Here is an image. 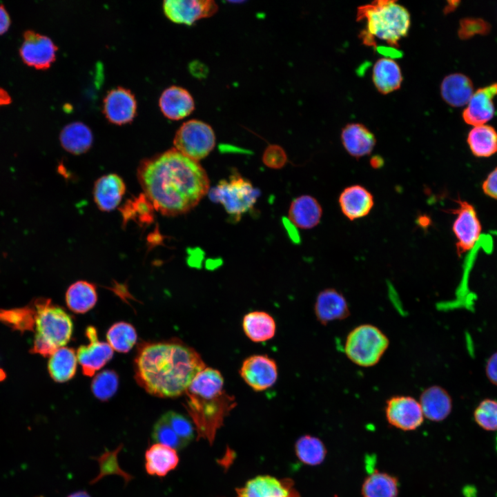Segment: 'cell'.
Listing matches in <instances>:
<instances>
[{
    "label": "cell",
    "instance_id": "e0dca14e",
    "mask_svg": "<svg viewBox=\"0 0 497 497\" xmlns=\"http://www.w3.org/2000/svg\"><path fill=\"white\" fill-rule=\"evenodd\" d=\"M496 95V82L476 90L462 113L464 121L476 126L491 119L495 113L493 99Z\"/></svg>",
    "mask_w": 497,
    "mask_h": 497
},
{
    "label": "cell",
    "instance_id": "f1b7e54d",
    "mask_svg": "<svg viewBox=\"0 0 497 497\" xmlns=\"http://www.w3.org/2000/svg\"><path fill=\"white\" fill-rule=\"evenodd\" d=\"M62 147L70 153L80 155L88 151L92 144L90 129L84 124L76 121L66 126L60 133Z\"/></svg>",
    "mask_w": 497,
    "mask_h": 497
},
{
    "label": "cell",
    "instance_id": "d4e9b609",
    "mask_svg": "<svg viewBox=\"0 0 497 497\" xmlns=\"http://www.w3.org/2000/svg\"><path fill=\"white\" fill-rule=\"evenodd\" d=\"M474 93V86L469 77L462 73L446 76L440 85L443 100L453 107H461L469 102Z\"/></svg>",
    "mask_w": 497,
    "mask_h": 497
},
{
    "label": "cell",
    "instance_id": "5bb4252c",
    "mask_svg": "<svg viewBox=\"0 0 497 497\" xmlns=\"http://www.w3.org/2000/svg\"><path fill=\"white\" fill-rule=\"evenodd\" d=\"M86 335L89 344L78 348L77 358L83 373L87 376H92L112 358L113 349L108 343L98 340L94 327H87Z\"/></svg>",
    "mask_w": 497,
    "mask_h": 497
},
{
    "label": "cell",
    "instance_id": "7a4b0ae2",
    "mask_svg": "<svg viewBox=\"0 0 497 497\" xmlns=\"http://www.w3.org/2000/svg\"><path fill=\"white\" fill-rule=\"evenodd\" d=\"M204 368L200 355L177 340L143 344L135 360L138 384L148 393L162 398L185 393Z\"/></svg>",
    "mask_w": 497,
    "mask_h": 497
},
{
    "label": "cell",
    "instance_id": "8d00e7d4",
    "mask_svg": "<svg viewBox=\"0 0 497 497\" xmlns=\"http://www.w3.org/2000/svg\"><path fill=\"white\" fill-rule=\"evenodd\" d=\"M119 384L117 374L112 370H105L93 379L91 389L94 396L101 400H106L117 391Z\"/></svg>",
    "mask_w": 497,
    "mask_h": 497
},
{
    "label": "cell",
    "instance_id": "74e56055",
    "mask_svg": "<svg viewBox=\"0 0 497 497\" xmlns=\"http://www.w3.org/2000/svg\"><path fill=\"white\" fill-rule=\"evenodd\" d=\"M154 207L144 194L140 195L134 200H129L122 208L123 217L126 220L135 218L138 214V220L144 222H150L153 218Z\"/></svg>",
    "mask_w": 497,
    "mask_h": 497
},
{
    "label": "cell",
    "instance_id": "d6a6232c",
    "mask_svg": "<svg viewBox=\"0 0 497 497\" xmlns=\"http://www.w3.org/2000/svg\"><path fill=\"white\" fill-rule=\"evenodd\" d=\"M48 369L51 378L56 382L70 380L77 370V356L72 349L61 347L56 350L48 361Z\"/></svg>",
    "mask_w": 497,
    "mask_h": 497
},
{
    "label": "cell",
    "instance_id": "ffe728a7",
    "mask_svg": "<svg viewBox=\"0 0 497 497\" xmlns=\"http://www.w3.org/2000/svg\"><path fill=\"white\" fill-rule=\"evenodd\" d=\"M126 192L123 179L115 173H110L98 178L93 187V198L97 208L104 212L115 209Z\"/></svg>",
    "mask_w": 497,
    "mask_h": 497
},
{
    "label": "cell",
    "instance_id": "ba28073f",
    "mask_svg": "<svg viewBox=\"0 0 497 497\" xmlns=\"http://www.w3.org/2000/svg\"><path fill=\"white\" fill-rule=\"evenodd\" d=\"M175 148L187 157L199 162L206 157L215 146V133L210 125L200 120L184 122L175 133Z\"/></svg>",
    "mask_w": 497,
    "mask_h": 497
},
{
    "label": "cell",
    "instance_id": "4fadbf2b",
    "mask_svg": "<svg viewBox=\"0 0 497 497\" xmlns=\"http://www.w3.org/2000/svg\"><path fill=\"white\" fill-rule=\"evenodd\" d=\"M217 8L211 0H166L163 3L164 14L171 21L186 25L213 15Z\"/></svg>",
    "mask_w": 497,
    "mask_h": 497
},
{
    "label": "cell",
    "instance_id": "9c48e42d",
    "mask_svg": "<svg viewBox=\"0 0 497 497\" xmlns=\"http://www.w3.org/2000/svg\"><path fill=\"white\" fill-rule=\"evenodd\" d=\"M456 202L457 206L450 211L456 215L452 230L456 237V253L461 256L474 247L480 237L482 225L471 204L460 198Z\"/></svg>",
    "mask_w": 497,
    "mask_h": 497
},
{
    "label": "cell",
    "instance_id": "ab89813d",
    "mask_svg": "<svg viewBox=\"0 0 497 497\" xmlns=\"http://www.w3.org/2000/svg\"><path fill=\"white\" fill-rule=\"evenodd\" d=\"M491 25L478 17H465L459 22L458 35L461 39H471L475 35H486L491 30Z\"/></svg>",
    "mask_w": 497,
    "mask_h": 497
},
{
    "label": "cell",
    "instance_id": "d590c367",
    "mask_svg": "<svg viewBox=\"0 0 497 497\" xmlns=\"http://www.w3.org/2000/svg\"><path fill=\"white\" fill-rule=\"evenodd\" d=\"M473 418L476 425L487 431H497V400L486 398L475 407Z\"/></svg>",
    "mask_w": 497,
    "mask_h": 497
},
{
    "label": "cell",
    "instance_id": "44dd1931",
    "mask_svg": "<svg viewBox=\"0 0 497 497\" xmlns=\"http://www.w3.org/2000/svg\"><path fill=\"white\" fill-rule=\"evenodd\" d=\"M338 202L342 213L350 220L365 217L374 204L371 192L358 184L346 187L340 193Z\"/></svg>",
    "mask_w": 497,
    "mask_h": 497
},
{
    "label": "cell",
    "instance_id": "7c38bea8",
    "mask_svg": "<svg viewBox=\"0 0 497 497\" xmlns=\"http://www.w3.org/2000/svg\"><path fill=\"white\" fill-rule=\"evenodd\" d=\"M239 373L244 381L255 391H262L272 387L278 375L275 361L266 355L248 357L243 361Z\"/></svg>",
    "mask_w": 497,
    "mask_h": 497
},
{
    "label": "cell",
    "instance_id": "bcb514c9",
    "mask_svg": "<svg viewBox=\"0 0 497 497\" xmlns=\"http://www.w3.org/2000/svg\"><path fill=\"white\" fill-rule=\"evenodd\" d=\"M11 97L3 88H0V106L10 104Z\"/></svg>",
    "mask_w": 497,
    "mask_h": 497
},
{
    "label": "cell",
    "instance_id": "52a82bcc",
    "mask_svg": "<svg viewBox=\"0 0 497 497\" xmlns=\"http://www.w3.org/2000/svg\"><path fill=\"white\" fill-rule=\"evenodd\" d=\"M208 194L212 202L222 205L232 221H238L253 207L260 191L248 179L233 172L228 179L220 180L211 188Z\"/></svg>",
    "mask_w": 497,
    "mask_h": 497
},
{
    "label": "cell",
    "instance_id": "ee69618b",
    "mask_svg": "<svg viewBox=\"0 0 497 497\" xmlns=\"http://www.w3.org/2000/svg\"><path fill=\"white\" fill-rule=\"evenodd\" d=\"M485 372L489 382L497 387V351L492 353L487 358Z\"/></svg>",
    "mask_w": 497,
    "mask_h": 497
},
{
    "label": "cell",
    "instance_id": "9a60e30c",
    "mask_svg": "<svg viewBox=\"0 0 497 497\" xmlns=\"http://www.w3.org/2000/svg\"><path fill=\"white\" fill-rule=\"evenodd\" d=\"M314 312L317 320L323 325L345 320L351 314L347 300L334 288L324 289L318 293Z\"/></svg>",
    "mask_w": 497,
    "mask_h": 497
},
{
    "label": "cell",
    "instance_id": "4316f807",
    "mask_svg": "<svg viewBox=\"0 0 497 497\" xmlns=\"http://www.w3.org/2000/svg\"><path fill=\"white\" fill-rule=\"evenodd\" d=\"M145 458L148 474L157 476H166L179 462L175 449L160 443L150 446L146 451Z\"/></svg>",
    "mask_w": 497,
    "mask_h": 497
},
{
    "label": "cell",
    "instance_id": "30bf717a",
    "mask_svg": "<svg viewBox=\"0 0 497 497\" xmlns=\"http://www.w3.org/2000/svg\"><path fill=\"white\" fill-rule=\"evenodd\" d=\"M387 422L402 431H413L423 423L425 417L418 400L409 395L389 398L384 406Z\"/></svg>",
    "mask_w": 497,
    "mask_h": 497
},
{
    "label": "cell",
    "instance_id": "c3c4849f",
    "mask_svg": "<svg viewBox=\"0 0 497 497\" xmlns=\"http://www.w3.org/2000/svg\"><path fill=\"white\" fill-rule=\"evenodd\" d=\"M6 378V373L3 369L0 367V382L3 381Z\"/></svg>",
    "mask_w": 497,
    "mask_h": 497
},
{
    "label": "cell",
    "instance_id": "ac0fdd59",
    "mask_svg": "<svg viewBox=\"0 0 497 497\" xmlns=\"http://www.w3.org/2000/svg\"><path fill=\"white\" fill-rule=\"evenodd\" d=\"M137 110V102L132 92L124 88L110 90L104 99V113L109 121L117 125L130 122Z\"/></svg>",
    "mask_w": 497,
    "mask_h": 497
},
{
    "label": "cell",
    "instance_id": "277c9868",
    "mask_svg": "<svg viewBox=\"0 0 497 497\" xmlns=\"http://www.w3.org/2000/svg\"><path fill=\"white\" fill-rule=\"evenodd\" d=\"M356 19L365 23L360 38L369 46H376V39H379L398 47L408 35L411 25L407 9L393 0H378L359 6Z\"/></svg>",
    "mask_w": 497,
    "mask_h": 497
},
{
    "label": "cell",
    "instance_id": "f35d334b",
    "mask_svg": "<svg viewBox=\"0 0 497 497\" xmlns=\"http://www.w3.org/2000/svg\"><path fill=\"white\" fill-rule=\"evenodd\" d=\"M153 439L160 444L174 449H182L187 445L177 436L163 416L156 422L153 430Z\"/></svg>",
    "mask_w": 497,
    "mask_h": 497
},
{
    "label": "cell",
    "instance_id": "8fae6325",
    "mask_svg": "<svg viewBox=\"0 0 497 497\" xmlns=\"http://www.w3.org/2000/svg\"><path fill=\"white\" fill-rule=\"evenodd\" d=\"M57 46L48 37L27 30L19 50L23 61L37 70L48 68L56 58Z\"/></svg>",
    "mask_w": 497,
    "mask_h": 497
},
{
    "label": "cell",
    "instance_id": "83f0119b",
    "mask_svg": "<svg viewBox=\"0 0 497 497\" xmlns=\"http://www.w3.org/2000/svg\"><path fill=\"white\" fill-rule=\"evenodd\" d=\"M245 335L254 342H262L273 338L276 331L274 318L264 311H251L243 318Z\"/></svg>",
    "mask_w": 497,
    "mask_h": 497
},
{
    "label": "cell",
    "instance_id": "2e32d148",
    "mask_svg": "<svg viewBox=\"0 0 497 497\" xmlns=\"http://www.w3.org/2000/svg\"><path fill=\"white\" fill-rule=\"evenodd\" d=\"M238 497H300L289 479L278 480L269 476H259L237 489Z\"/></svg>",
    "mask_w": 497,
    "mask_h": 497
},
{
    "label": "cell",
    "instance_id": "f546056e",
    "mask_svg": "<svg viewBox=\"0 0 497 497\" xmlns=\"http://www.w3.org/2000/svg\"><path fill=\"white\" fill-rule=\"evenodd\" d=\"M398 492V478L377 470L365 478L361 487L362 497H397Z\"/></svg>",
    "mask_w": 497,
    "mask_h": 497
},
{
    "label": "cell",
    "instance_id": "7dc6e473",
    "mask_svg": "<svg viewBox=\"0 0 497 497\" xmlns=\"http://www.w3.org/2000/svg\"><path fill=\"white\" fill-rule=\"evenodd\" d=\"M68 497H90V496L86 491H78L70 494Z\"/></svg>",
    "mask_w": 497,
    "mask_h": 497
},
{
    "label": "cell",
    "instance_id": "6da1fadb",
    "mask_svg": "<svg viewBox=\"0 0 497 497\" xmlns=\"http://www.w3.org/2000/svg\"><path fill=\"white\" fill-rule=\"evenodd\" d=\"M137 178L154 208L165 216L184 215L210 191V180L199 162L170 149L142 161Z\"/></svg>",
    "mask_w": 497,
    "mask_h": 497
},
{
    "label": "cell",
    "instance_id": "60d3db41",
    "mask_svg": "<svg viewBox=\"0 0 497 497\" xmlns=\"http://www.w3.org/2000/svg\"><path fill=\"white\" fill-rule=\"evenodd\" d=\"M177 436L188 445L194 437V427L184 416L175 411H168L162 415Z\"/></svg>",
    "mask_w": 497,
    "mask_h": 497
},
{
    "label": "cell",
    "instance_id": "603a6c76",
    "mask_svg": "<svg viewBox=\"0 0 497 497\" xmlns=\"http://www.w3.org/2000/svg\"><path fill=\"white\" fill-rule=\"evenodd\" d=\"M159 104L164 115L172 120H179L187 117L195 108L194 99L190 92L177 86H170L164 90Z\"/></svg>",
    "mask_w": 497,
    "mask_h": 497
},
{
    "label": "cell",
    "instance_id": "e575fe53",
    "mask_svg": "<svg viewBox=\"0 0 497 497\" xmlns=\"http://www.w3.org/2000/svg\"><path fill=\"white\" fill-rule=\"evenodd\" d=\"M295 452L302 462L309 465L322 463L327 454L323 442L319 438L311 436H304L298 440Z\"/></svg>",
    "mask_w": 497,
    "mask_h": 497
},
{
    "label": "cell",
    "instance_id": "d6986e66",
    "mask_svg": "<svg viewBox=\"0 0 497 497\" xmlns=\"http://www.w3.org/2000/svg\"><path fill=\"white\" fill-rule=\"evenodd\" d=\"M424 417L432 422L447 419L453 409V400L448 391L440 385L425 388L418 400Z\"/></svg>",
    "mask_w": 497,
    "mask_h": 497
},
{
    "label": "cell",
    "instance_id": "f6af8a7d",
    "mask_svg": "<svg viewBox=\"0 0 497 497\" xmlns=\"http://www.w3.org/2000/svg\"><path fill=\"white\" fill-rule=\"evenodd\" d=\"M10 25V19L5 8L0 5V35L5 33Z\"/></svg>",
    "mask_w": 497,
    "mask_h": 497
},
{
    "label": "cell",
    "instance_id": "7bdbcfd3",
    "mask_svg": "<svg viewBox=\"0 0 497 497\" xmlns=\"http://www.w3.org/2000/svg\"><path fill=\"white\" fill-rule=\"evenodd\" d=\"M482 190L487 196L497 200V167L493 169L483 181Z\"/></svg>",
    "mask_w": 497,
    "mask_h": 497
},
{
    "label": "cell",
    "instance_id": "8992f818",
    "mask_svg": "<svg viewBox=\"0 0 497 497\" xmlns=\"http://www.w3.org/2000/svg\"><path fill=\"white\" fill-rule=\"evenodd\" d=\"M389 344V338L379 327L364 323L349 332L344 343V352L352 363L369 368L380 361Z\"/></svg>",
    "mask_w": 497,
    "mask_h": 497
},
{
    "label": "cell",
    "instance_id": "484cf974",
    "mask_svg": "<svg viewBox=\"0 0 497 497\" xmlns=\"http://www.w3.org/2000/svg\"><path fill=\"white\" fill-rule=\"evenodd\" d=\"M372 80L377 90L384 95L399 89L402 75L398 64L389 57L376 61L372 70Z\"/></svg>",
    "mask_w": 497,
    "mask_h": 497
},
{
    "label": "cell",
    "instance_id": "7402d4cb",
    "mask_svg": "<svg viewBox=\"0 0 497 497\" xmlns=\"http://www.w3.org/2000/svg\"><path fill=\"white\" fill-rule=\"evenodd\" d=\"M322 215L321 205L309 195H302L292 200L288 211L289 221L300 229L314 228L320 223Z\"/></svg>",
    "mask_w": 497,
    "mask_h": 497
},
{
    "label": "cell",
    "instance_id": "3957f363",
    "mask_svg": "<svg viewBox=\"0 0 497 497\" xmlns=\"http://www.w3.org/2000/svg\"><path fill=\"white\" fill-rule=\"evenodd\" d=\"M185 393L186 407L195 425L198 438L212 443L225 417L236 405L235 398L224 389L221 373L211 367H206L198 373Z\"/></svg>",
    "mask_w": 497,
    "mask_h": 497
},
{
    "label": "cell",
    "instance_id": "4dcf8cb0",
    "mask_svg": "<svg viewBox=\"0 0 497 497\" xmlns=\"http://www.w3.org/2000/svg\"><path fill=\"white\" fill-rule=\"evenodd\" d=\"M97 300L95 286L87 281L79 280L72 284L66 293L68 307L75 313H84L94 307Z\"/></svg>",
    "mask_w": 497,
    "mask_h": 497
},
{
    "label": "cell",
    "instance_id": "5b68a950",
    "mask_svg": "<svg viewBox=\"0 0 497 497\" xmlns=\"http://www.w3.org/2000/svg\"><path fill=\"white\" fill-rule=\"evenodd\" d=\"M35 335L32 353L51 355L66 345L71 338L73 323L71 317L50 299L39 298L33 302Z\"/></svg>",
    "mask_w": 497,
    "mask_h": 497
},
{
    "label": "cell",
    "instance_id": "836d02e7",
    "mask_svg": "<svg viewBox=\"0 0 497 497\" xmlns=\"http://www.w3.org/2000/svg\"><path fill=\"white\" fill-rule=\"evenodd\" d=\"M106 338L113 349L127 353L137 342V333L129 323L119 322L113 324L106 333Z\"/></svg>",
    "mask_w": 497,
    "mask_h": 497
},
{
    "label": "cell",
    "instance_id": "cb8c5ba5",
    "mask_svg": "<svg viewBox=\"0 0 497 497\" xmlns=\"http://www.w3.org/2000/svg\"><path fill=\"white\" fill-rule=\"evenodd\" d=\"M341 140L347 152L355 158L369 155L376 143L373 133L360 123L347 124L342 130Z\"/></svg>",
    "mask_w": 497,
    "mask_h": 497
},
{
    "label": "cell",
    "instance_id": "1f68e13d",
    "mask_svg": "<svg viewBox=\"0 0 497 497\" xmlns=\"http://www.w3.org/2000/svg\"><path fill=\"white\" fill-rule=\"evenodd\" d=\"M467 142L477 157H489L497 153V131L491 126H474L469 132Z\"/></svg>",
    "mask_w": 497,
    "mask_h": 497
},
{
    "label": "cell",
    "instance_id": "b9f144b4",
    "mask_svg": "<svg viewBox=\"0 0 497 497\" xmlns=\"http://www.w3.org/2000/svg\"><path fill=\"white\" fill-rule=\"evenodd\" d=\"M264 164L272 169H280L287 162V155L284 150L276 144L266 148L262 155Z\"/></svg>",
    "mask_w": 497,
    "mask_h": 497
}]
</instances>
